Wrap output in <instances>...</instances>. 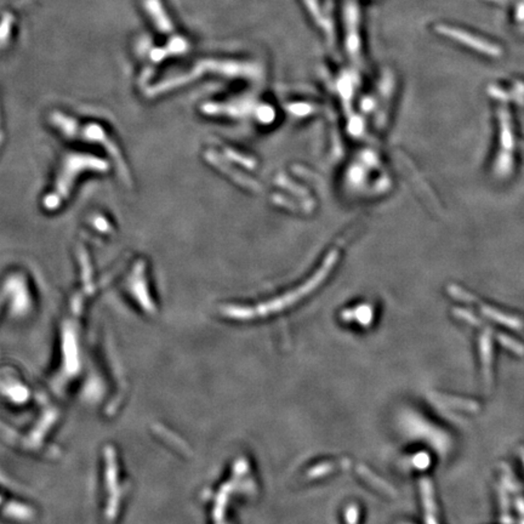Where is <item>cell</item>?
Returning <instances> with one entry per match:
<instances>
[{
  "label": "cell",
  "instance_id": "12",
  "mask_svg": "<svg viewBox=\"0 0 524 524\" xmlns=\"http://www.w3.org/2000/svg\"><path fill=\"white\" fill-rule=\"evenodd\" d=\"M515 504L517 511L522 516V518H524V499L522 496H517Z\"/></svg>",
  "mask_w": 524,
  "mask_h": 524
},
{
  "label": "cell",
  "instance_id": "10",
  "mask_svg": "<svg viewBox=\"0 0 524 524\" xmlns=\"http://www.w3.org/2000/svg\"><path fill=\"white\" fill-rule=\"evenodd\" d=\"M455 315H458L460 318H463L464 321L468 322L470 324L476 325V327H481L482 325V322L477 317L473 316V313L464 311V310H455Z\"/></svg>",
  "mask_w": 524,
  "mask_h": 524
},
{
  "label": "cell",
  "instance_id": "1",
  "mask_svg": "<svg viewBox=\"0 0 524 524\" xmlns=\"http://www.w3.org/2000/svg\"><path fill=\"white\" fill-rule=\"evenodd\" d=\"M515 138L512 130L510 114L505 109L500 111V152L495 163V170L499 176H506L511 171L512 152Z\"/></svg>",
  "mask_w": 524,
  "mask_h": 524
},
{
  "label": "cell",
  "instance_id": "3",
  "mask_svg": "<svg viewBox=\"0 0 524 524\" xmlns=\"http://www.w3.org/2000/svg\"><path fill=\"white\" fill-rule=\"evenodd\" d=\"M492 329L487 328L480 338V355H481L482 372L485 385L489 390L492 385V364H493V343H492Z\"/></svg>",
  "mask_w": 524,
  "mask_h": 524
},
{
  "label": "cell",
  "instance_id": "5",
  "mask_svg": "<svg viewBox=\"0 0 524 524\" xmlns=\"http://www.w3.org/2000/svg\"><path fill=\"white\" fill-rule=\"evenodd\" d=\"M421 493L424 500L425 510H426V522L427 524H438L434 518L436 513V505H434V489L429 480L422 478L421 480Z\"/></svg>",
  "mask_w": 524,
  "mask_h": 524
},
{
  "label": "cell",
  "instance_id": "6",
  "mask_svg": "<svg viewBox=\"0 0 524 524\" xmlns=\"http://www.w3.org/2000/svg\"><path fill=\"white\" fill-rule=\"evenodd\" d=\"M439 401H442L443 403L448 404L449 407L455 408V409H460V410H464V412L468 413H477L480 412V404L471 401V399H463L458 398V397H451V396H442V394H438Z\"/></svg>",
  "mask_w": 524,
  "mask_h": 524
},
{
  "label": "cell",
  "instance_id": "11",
  "mask_svg": "<svg viewBox=\"0 0 524 524\" xmlns=\"http://www.w3.org/2000/svg\"><path fill=\"white\" fill-rule=\"evenodd\" d=\"M429 455L425 454V453H422V454H420V455H416V468H429Z\"/></svg>",
  "mask_w": 524,
  "mask_h": 524
},
{
  "label": "cell",
  "instance_id": "2",
  "mask_svg": "<svg viewBox=\"0 0 524 524\" xmlns=\"http://www.w3.org/2000/svg\"><path fill=\"white\" fill-rule=\"evenodd\" d=\"M358 6L353 0H348L345 5V21H346V48L352 57L360 55V40L358 35Z\"/></svg>",
  "mask_w": 524,
  "mask_h": 524
},
{
  "label": "cell",
  "instance_id": "8",
  "mask_svg": "<svg viewBox=\"0 0 524 524\" xmlns=\"http://www.w3.org/2000/svg\"><path fill=\"white\" fill-rule=\"evenodd\" d=\"M496 336H498L499 343H501L504 347H506L507 350L513 352L515 355H524V346L522 343L516 341L505 334H498Z\"/></svg>",
  "mask_w": 524,
  "mask_h": 524
},
{
  "label": "cell",
  "instance_id": "9",
  "mask_svg": "<svg viewBox=\"0 0 524 524\" xmlns=\"http://www.w3.org/2000/svg\"><path fill=\"white\" fill-rule=\"evenodd\" d=\"M305 4L307 6L308 11L311 13L313 18L316 20L317 23H319L322 26H325V18L322 13L321 8L318 4V0H303Z\"/></svg>",
  "mask_w": 524,
  "mask_h": 524
},
{
  "label": "cell",
  "instance_id": "14",
  "mask_svg": "<svg viewBox=\"0 0 524 524\" xmlns=\"http://www.w3.org/2000/svg\"><path fill=\"white\" fill-rule=\"evenodd\" d=\"M520 524H524V520H520Z\"/></svg>",
  "mask_w": 524,
  "mask_h": 524
},
{
  "label": "cell",
  "instance_id": "4",
  "mask_svg": "<svg viewBox=\"0 0 524 524\" xmlns=\"http://www.w3.org/2000/svg\"><path fill=\"white\" fill-rule=\"evenodd\" d=\"M481 312L485 315V317H488L492 321L496 322L499 324L505 325L512 329H522L523 328V322L520 321V318L517 317L511 316V315H506V313L500 312L499 310L495 308L489 307L487 305H482Z\"/></svg>",
  "mask_w": 524,
  "mask_h": 524
},
{
  "label": "cell",
  "instance_id": "7",
  "mask_svg": "<svg viewBox=\"0 0 524 524\" xmlns=\"http://www.w3.org/2000/svg\"><path fill=\"white\" fill-rule=\"evenodd\" d=\"M499 498H500V508H501V524L513 523L511 512H510V501H508L506 489L504 487L499 488Z\"/></svg>",
  "mask_w": 524,
  "mask_h": 524
},
{
  "label": "cell",
  "instance_id": "13",
  "mask_svg": "<svg viewBox=\"0 0 524 524\" xmlns=\"http://www.w3.org/2000/svg\"><path fill=\"white\" fill-rule=\"evenodd\" d=\"M520 451V459H522V461H523L524 464V446H520V451Z\"/></svg>",
  "mask_w": 524,
  "mask_h": 524
}]
</instances>
